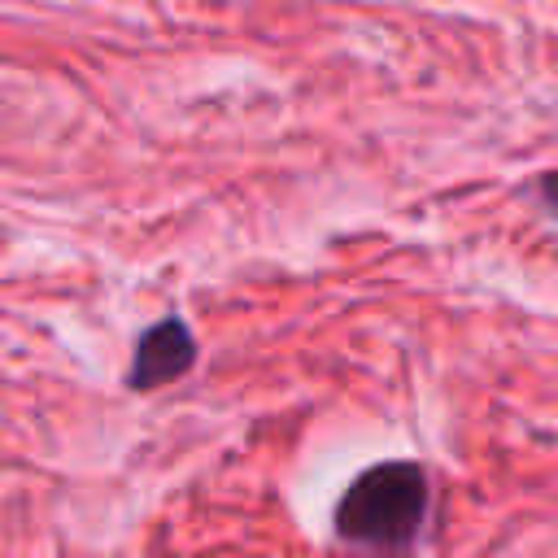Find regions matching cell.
I'll return each mask as SVG.
<instances>
[{
  "instance_id": "obj_3",
  "label": "cell",
  "mask_w": 558,
  "mask_h": 558,
  "mask_svg": "<svg viewBox=\"0 0 558 558\" xmlns=\"http://www.w3.org/2000/svg\"><path fill=\"white\" fill-rule=\"evenodd\" d=\"M541 196H545V205L558 214V170H549V174H541Z\"/></svg>"
},
{
  "instance_id": "obj_2",
  "label": "cell",
  "mask_w": 558,
  "mask_h": 558,
  "mask_svg": "<svg viewBox=\"0 0 558 558\" xmlns=\"http://www.w3.org/2000/svg\"><path fill=\"white\" fill-rule=\"evenodd\" d=\"M192 362H196V340H192L187 323L183 318H161L140 336L126 384L135 392H148V388H161V384L179 379Z\"/></svg>"
},
{
  "instance_id": "obj_1",
  "label": "cell",
  "mask_w": 558,
  "mask_h": 558,
  "mask_svg": "<svg viewBox=\"0 0 558 558\" xmlns=\"http://www.w3.org/2000/svg\"><path fill=\"white\" fill-rule=\"evenodd\" d=\"M427 519V475L418 462H375L336 501V536L371 554H405Z\"/></svg>"
}]
</instances>
